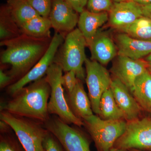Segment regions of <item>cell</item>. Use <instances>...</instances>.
I'll return each instance as SVG.
<instances>
[{
    "label": "cell",
    "instance_id": "obj_1",
    "mask_svg": "<svg viewBox=\"0 0 151 151\" xmlns=\"http://www.w3.org/2000/svg\"><path fill=\"white\" fill-rule=\"evenodd\" d=\"M47 40L22 34L1 42V46H5L6 49L1 55V62L11 65L9 74L12 79L22 78L34 66L48 48L50 41Z\"/></svg>",
    "mask_w": 151,
    "mask_h": 151
},
{
    "label": "cell",
    "instance_id": "obj_2",
    "mask_svg": "<svg viewBox=\"0 0 151 151\" xmlns=\"http://www.w3.org/2000/svg\"><path fill=\"white\" fill-rule=\"evenodd\" d=\"M51 89L45 76L21 89L8 102L1 104V111L44 124L50 118L48 103Z\"/></svg>",
    "mask_w": 151,
    "mask_h": 151
},
{
    "label": "cell",
    "instance_id": "obj_3",
    "mask_svg": "<svg viewBox=\"0 0 151 151\" xmlns=\"http://www.w3.org/2000/svg\"><path fill=\"white\" fill-rule=\"evenodd\" d=\"M87 43L84 35L75 29L66 35L59 51L57 52L54 62L58 64L64 72L73 70L77 78L83 81L85 79L83 65L86 59L85 47Z\"/></svg>",
    "mask_w": 151,
    "mask_h": 151
},
{
    "label": "cell",
    "instance_id": "obj_4",
    "mask_svg": "<svg viewBox=\"0 0 151 151\" xmlns=\"http://www.w3.org/2000/svg\"><path fill=\"white\" fill-rule=\"evenodd\" d=\"M0 119L10 127L26 151H45L44 141L48 131L35 120L1 111Z\"/></svg>",
    "mask_w": 151,
    "mask_h": 151
},
{
    "label": "cell",
    "instance_id": "obj_5",
    "mask_svg": "<svg viewBox=\"0 0 151 151\" xmlns=\"http://www.w3.org/2000/svg\"><path fill=\"white\" fill-rule=\"evenodd\" d=\"M63 71L60 66L53 62L45 74L51 89L48 103L49 113L58 116L66 124H73L78 127L84 126L83 120L76 116L68 105L62 83Z\"/></svg>",
    "mask_w": 151,
    "mask_h": 151
},
{
    "label": "cell",
    "instance_id": "obj_6",
    "mask_svg": "<svg viewBox=\"0 0 151 151\" xmlns=\"http://www.w3.org/2000/svg\"><path fill=\"white\" fill-rule=\"evenodd\" d=\"M83 121L98 151H109L112 149L124 134L127 123L124 120H104L94 114Z\"/></svg>",
    "mask_w": 151,
    "mask_h": 151
},
{
    "label": "cell",
    "instance_id": "obj_7",
    "mask_svg": "<svg viewBox=\"0 0 151 151\" xmlns=\"http://www.w3.org/2000/svg\"><path fill=\"white\" fill-rule=\"evenodd\" d=\"M44 126L57 139L64 151H91L90 142L86 135L58 116H50Z\"/></svg>",
    "mask_w": 151,
    "mask_h": 151
},
{
    "label": "cell",
    "instance_id": "obj_8",
    "mask_svg": "<svg viewBox=\"0 0 151 151\" xmlns=\"http://www.w3.org/2000/svg\"><path fill=\"white\" fill-rule=\"evenodd\" d=\"M65 35L56 32L50 40L45 53L25 75L9 86L8 92L13 97L28 84L44 77L50 65L54 62L59 47L65 39Z\"/></svg>",
    "mask_w": 151,
    "mask_h": 151
},
{
    "label": "cell",
    "instance_id": "obj_9",
    "mask_svg": "<svg viewBox=\"0 0 151 151\" xmlns=\"http://www.w3.org/2000/svg\"><path fill=\"white\" fill-rule=\"evenodd\" d=\"M85 81L93 113L100 114V103L103 93L111 87L112 78L110 73L100 63L86 58Z\"/></svg>",
    "mask_w": 151,
    "mask_h": 151
},
{
    "label": "cell",
    "instance_id": "obj_10",
    "mask_svg": "<svg viewBox=\"0 0 151 151\" xmlns=\"http://www.w3.org/2000/svg\"><path fill=\"white\" fill-rule=\"evenodd\" d=\"M115 145L124 150L151 149V118L127 122L126 131Z\"/></svg>",
    "mask_w": 151,
    "mask_h": 151
},
{
    "label": "cell",
    "instance_id": "obj_11",
    "mask_svg": "<svg viewBox=\"0 0 151 151\" xmlns=\"http://www.w3.org/2000/svg\"><path fill=\"white\" fill-rule=\"evenodd\" d=\"M77 13L64 0H52L49 19L56 32L64 34L75 29L78 24Z\"/></svg>",
    "mask_w": 151,
    "mask_h": 151
},
{
    "label": "cell",
    "instance_id": "obj_12",
    "mask_svg": "<svg viewBox=\"0 0 151 151\" xmlns=\"http://www.w3.org/2000/svg\"><path fill=\"white\" fill-rule=\"evenodd\" d=\"M147 70V65L145 60L118 55L111 71L115 77L121 80L132 93L136 79Z\"/></svg>",
    "mask_w": 151,
    "mask_h": 151
},
{
    "label": "cell",
    "instance_id": "obj_13",
    "mask_svg": "<svg viewBox=\"0 0 151 151\" xmlns=\"http://www.w3.org/2000/svg\"><path fill=\"white\" fill-rule=\"evenodd\" d=\"M108 14L109 24L119 31L143 16L142 6L130 0L114 2Z\"/></svg>",
    "mask_w": 151,
    "mask_h": 151
},
{
    "label": "cell",
    "instance_id": "obj_14",
    "mask_svg": "<svg viewBox=\"0 0 151 151\" xmlns=\"http://www.w3.org/2000/svg\"><path fill=\"white\" fill-rule=\"evenodd\" d=\"M111 88L117 105L127 122L139 118L141 107L127 86L118 78L112 79Z\"/></svg>",
    "mask_w": 151,
    "mask_h": 151
},
{
    "label": "cell",
    "instance_id": "obj_15",
    "mask_svg": "<svg viewBox=\"0 0 151 151\" xmlns=\"http://www.w3.org/2000/svg\"><path fill=\"white\" fill-rule=\"evenodd\" d=\"M88 46L91 52V59L103 65L108 64L118 55L117 46L112 39L108 33L100 29Z\"/></svg>",
    "mask_w": 151,
    "mask_h": 151
},
{
    "label": "cell",
    "instance_id": "obj_16",
    "mask_svg": "<svg viewBox=\"0 0 151 151\" xmlns=\"http://www.w3.org/2000/svg\"><path fill=\"white\" fill-rule=\"evenodd\" d=\"M115 39L118 55L140 60L151 53V41L137 39L122 32L116 36Z\"/></svg>",
    "mask_w": 151,
    "mask_h": 151
},
{
    "label": "cell",
    "instance_id": "obj_17",
    "mask_svg": "<svg viewBox=\"0 0 151 151\" xmlns=\"http://www.w3.org/2000/svg\"><path fill=\"white\" fill-rule=\"evenodd\" d=\"M65 99L70 111L76 116L83 120L93 115L89 97L84 90L82 81L78 80L70 93H65Z\"/></svg>",
    "mask_w": 151,
    "mask_h": 151
},
{
    "label": "cell",
    "instance_id": "obj_18",
    "mask_svg": "<svg viewBox=\"0 0 151 151\" xmlns=\"http://www.w3.org/2000/svg\"><path fill=\"white\" fill-rule=\"evenodd\" d=\"M109 19L108 12L95 13L84 10L78 18V29L84 35L88 46L100 28Z\"/></svg>",
    "mask_w": 151,
    "mask_h": 151
},
{
    "label": "cell",
    "instance_id": "obj_19",
    "mask_svg": "<svg viewBox=\"0 0 151 151\" xmlns=\"http://www.w3.org/2000/svg\"><path fill=\"white\" fill-rule=\"evenodd\" d=\"M6 7L19 28L26 22L40 16L27 0H8Z\"/></svg>",
    "mask_w": 151,
    "mask_h": 151
},
{
    "label": "cell",
    "instance_id": "obj_20",
    "mask_svg": "<svg viewBox=\"0 0 151 151\" xmlns=\"http://www.w3.org/2000/svg\"><path fill=\"white\" fill-rule=\"evenodd\" d=\"M132 94L141 108L151 109V73L148 70L135 80Z\"/></svg>",
    "mask_w": 151,
    "mask_h": 151
},
{
    "label": "cell",
    "instance_id": "obj_21",
    "mask_svg": "<svg viewBox=\"0 0 151 151\" xmlns=\"http://www.w3.org/2000/svg\"><path fill=\"white\" fill-rule=\"evenodd\" d=\"M51 22L49 18L39 16L34 18L19 27L22 34L40 39L50 37Z\"/></svg>",
    "mask_w": 151,
    "mask_h": 151
},
{
    "label": "cell",
    "instance_id": "obj_22",
    "mask_svg": "<svg viewBox=\"0 0 151 151\" xmlns=\"http://www.w3.org/2000/svg\"><path fill=\"white\" fill-rule=\"evenodd\" d=\"M99 108V116L102 119L106 120L125 119L124 113L116 103L111 87L101 97Z\"/></svg>",
    "mask_w": 151,
    "mask_h": 151
},
{
    "label": "cell",
    "instance_id": "obj_23",
    "mask_svg": "<svg viewBox=\"0 0 151 151\" xmlns=\"http://www.w3.org/2000/svg\"><path fill=\"white\" fill-rule=\"evenodd\" d=\"M120 31L134 38L151 41V18L141 17Z\"/></svg>",
    "mask_w": 151,
    "mask_h": 151
},
{
    "label": "cell",
    "instance_id": "obj_24",
    "mask_svg": "<svg viewBox=\"0 0 151 151\" xmlns=\"http://www.w3.org/2000/svg\"><path fill=\"white\" fill-rule=\"evenodd\" d=\"M20 30L9 14L6 7L1 13L0 39L1 42L10 40L21 35Z\"/></svg>",
    "mask_w": 151,
    "mask_h": 151
},
{
    "label": "cell",
    "instance_id": "obj_25",
    "mask_svg": "<svg viewBox=\"0 0 151 151\" xmlns=\"http://www.w3.org/2000/svg\"><path fill=\"white\" fill-rule=\"evenodd\" d=\"M0 151H26L16 135L10 132L1 133Z\"/></svg>",
    "mask_w": 151,
    "mask_h": 151
},
{
    "label": "cell",
    "instance_id": "obj_26",
    "mask_svg": "<svg viewBox=\"0 0 151 151\" xmlns=\"http://www.w3.org/2000/svg\"><path fill=\"white\" fill-rule=\"evenodd\" d=\"M113 0H88L87 10L95 13L108 12L111 11L113 7Z\"/></svg>",
    "mask_w": 151,
    "mask_h": 151
},
{
    "label": "cell",
    "instance_id": "obj_27",
    "mask_svg": "<svg viewBox=\"0 0 151 151\" xmlns=\"http://www.w3.org/2000/svg\"><path fill=\"white\" fill-rule=\"evenodd\" d=\"M40 16L48 18L51 11L52 0H27Z\"/></svg>",
    "mask_w": 151,
    "mask_h": 151
},
{
    "label": "cell",
    "instance_id": "obj_28",
    "mask_svg": "<svg viewBox=\"0 0 151 151\" xmlns=\"http://www.w3.org/2000/svg\"><path fill=\"white\" fill-rule=\"evenodd\" d=\"M78 80L75 71L70 70L65 72L62 76V83L65 93H69L72 92Z\"/></svg>",
    "mask_w": 151,
    "mask_h": 151
},
{
    "label": "cell",
    "instance_id": "obj_29",
    "mask_svg": "<svg viewBox=\"0 0 151 151\" xmlns=\"http://www.w3.org/2000/svg\"><path fill=\"white\" fill-rule=\"evenodd\" d=\"M43 145L45 151H64L57 139L49 131L44 141Z\"/></svg>",
    "mask_w": 151,
    "mask_h": 151
},
{
    "label": "cell",
    "instance_id": "obj_30",
    "mask_svg": "<svg viewBox=\"0 0 151 151\" xmlns=\"http://www.w3.org/2000/svg\"><path fill=\"white\" fill-rule=\"evenodd\" d=\"M77 13H81L84 10V7L86 6L88 0H64Z\"/></svg>",
    "mask_w": 151,
    "mask_h": 151
},
{
    "label": "cell",
    "instance_id": "obj_31",
    "mask_svg": "<svg viewBox=\"0 0 151 151\" xmlns=\"http://www.w3.org/2000/svg\"><path fill=\"white\" fill-rule=\"evenodd\" d=\"M12 78L9 74L4 72L2 69L0 70V86L3 88L8 85L12 80Z\"/></svg>",
    "mask_w": 151,
    "mask_h": 151
},
{
    "label": "cell",
    "instance_id": "obj_32",
    "mask_svg": "<svg viewBox=\"0 0 151 151\" xmlns=\"http://www.w3.org/2000/svg\"><path fill=\"white\" fill-rule=\"evenodd\" d=\"M143 16L151 18V4L147 5L142 6Z\"/></svg>",
    "mask_w": 151,
    "mask_h": 151
},
{
    "label": "cell",
    "instance_id": "obj_33",
    "mask_svg": "<svg viewBox=\"0 0 151 151\" xmlns=\"http://www.w3.org/2000/svg\"><path fill=\"white\" fill-rule=\"evenodd\" d=\"M137 3L141 6H145L151 4V0H130Z\"/></svg>",
    "mask_w": 151,
    "mask_h": 151
},
{
    "label": "cell",
    "instance_id": "obj_34",
    "mask_svg": "<svg viewBox=\"0 0 151 151\" xmlns=\"http://www.w3.org/2000/svg\"><path fill=\"white\" fill-rule=\"evenodd\" d=\"M145 60L147 65L148 70L151 73V53L146 57Z\"/></svg>",
    "mask_w": 151,
    "mask_h": 151
},
{
    "label": "cell",
    "instance_id": "obj_35",
    "mask_svg": "<svg viewBox=\"0 0 151 151\" xmlns=\"http://www.w3.org/2000/svg\"><path fill=\"white\" fill-rule=\"evenodd\" d=\"M125 150H123V149L118 148H112L109 151H125Z\"/></svg>",
    "mask_w": 151,
    "mask_h": 151
},
{
    "label": "cell",
    "instance_id": "obj_36",
    "mask_svg": "<svg viewBox=\"0 0 151 151\" xmlns=\"http://www.w3.org/2000/svg\"><path fill=\"white\" fill-rule=\"evenodd\" d=\"M114 2H120L124 1H128V0H113Z\"/></svg>",
    "mask_w": 151,
    "mask_h": 151
},
{
    "label": "cell",
    "instance_id": "obj_37",
    "mask_svg": "<svg viewBox=\"0 0 151 151\" xmlns=\"http://www.w3.org/2000/svg\"><path fill=\"white\" fill-rule=\"evenodd\" d=\"M131 151H142L140 150H137V149H132V150Z\"/></svg>",
    "mask_w": 151,
    "mask_h": 151
},
{
    "label": "cell",
    "instance_id": "obj_38",
    "mask_svg": "<svg viewBox=\"0 0 151 151\" xmlns=\"http://www.w3.org/2000/svg\"><path fill=\"white\" fill-rule=\"evenodd\" d=\"M150 112H151V109L150 110Z\"/></svg>",
    "mask_w": 151,
    "mask_h": 151
}]
</instances>
